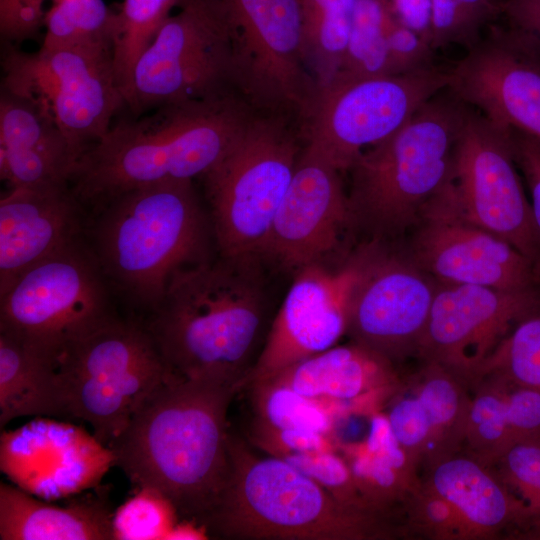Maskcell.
Listing matches in <instances>:
<instances>
[{
  "instance_id": "cell-1",
  "label": "cell",
  "mask_w": 540,
  "mask_h": 540,
  "mask_svg": "<svg viewBox=\"0 0 540 540\" xmlns=\"http://www.w3.org/2000/svg\"><path fill=\"white\" fill-rule=\"evenodd\" d=\"M241 390L171 373L109 447L115 464L135 488L164 495L179 520L205 527L230 473L227 412Z\"/></svg>"
},
{
  "instance_id": "cell-2",
  "label": "cell",
  "mask_w": 540,
  "mask_h": 540,
  "mask_svg": "<svg viewBox=\"0 0 540 540\" xmlns=\"http://www.w3.org/2000/svg\"><path fill=\"white\" fill-rule=\"evenodd\" d=\"M260 257L220 255L174 274L145 321L173 374L245 388L267 319Z\"/></svg>"
},
{
  "instance_id": "cell-3",
  "label": "cell",
  "mask_w": 540,
  "mask_h": 540,
  "mask_svg": "<svg viewBox=\"0 0 540 540\" xmlns=\"http://www.w3.org/2000/svg\"><path fill=\"white\" fill-rule=\"evenodd\" d=\"M121 120L80 157L70 186L86 209L135 188L205 176L254 109L236 92L169 104Z\"/></svg>"
},
{
  "instance_id": "cell-4",
  "label": "cell",
  "mask_w": 540,
  "mask_h": 540,
  "mask_svg": "<svg viewBox=\"0 0 540 540\" xmlns=\"http://www.w3.org/2000/svg\"><path fill=\"white\" fill-rule=\"evenodd\" d=\"M85 238L113 292L151 314L179 270L208 260L192 181L126 191L91 211Z\"/></svg>"
},
{
  "instance_id": "cell-5",
  "label": "cell",
  "mask_w": 540,
  "mask_h": 540,
  "mask_svg": "<svg viewBox=\"0 0 540 540\" xmlns=\"http://www.w3.org/2000/svg\"><path fill=\"white\" fill-rule=\"evenodd\" d=\"M447 91L425 102L349 168L352 226L362 228L371 240L389 242L408 235L449 181L471 107Z\"/></svg>"
},
{
  "instance_id": "cell-6",
  "label": "cell",
  "mask_w": 540,
  "mask_h": 540,
  "mask_svg": "<svg viewBox=\"0 0 540 540\" xmlns=\"http://www.w3.org/2000/svg\"><path fill=\"white\" fill-rule=\"evenodd\" d=\"M230 473L205 523L235 540H367L392 536L386 518L345 507L286 460L260 457L229 435Z\"/></svg>"
},
{
  "instance_id": "cell-7",
  "label": "cell",
  "mask_w": 540,
  "mask_h": 540,
  "mask_svg": "<svg viewBox=\"0 0 540 540\" xmlns=\"http://www.w3.org/2000/svg\"><path fill=\"white\" fill-rule=\"evenodd\" d=\"M302 150L296 119L254 111L232 148L202 177L221 256H262Z\"/></svg>"
},
{
  "instance_id": "cell-8",
  "label": "cell",
  "mask_w": 540,
  "mask_h": 540,
  "mask_svg": "<svg viewBox=\"0 0 540 540\" xmlns=\"http://www.w3.org/2000/svg\"><path fill=\"white\" fill-rule=\"evenodd\" d=\"M57 373L67 417L89 423L109 448L172 372L145 322L115 316L68 347Z\"/></svg>"
},
{
  "instance_id": "cell-9",
  "label": "cell",
  "mask_w": 540,
  "mask_h": 540,
  "mask_svg": "<svg viewBox=\"0 0 540 540\" xmlns=\"http://www.w3.org/2000/svg\"><path fill=\"white\" fill-rule=\"evenodd\" d=\"M112 289L86 238L39 261L0 293V333L57 363L116 314Z\"/></svg>"
},
{
  "instance_id": "cell-10",
  "label": "cell",
  "mask_w": 540,
  "mask_h": 540,
  "mask_svg": "<svg viewBox=\"0 0 540 540\" xmlns=\"http://www.w3.org/2000/svg\"><path fill=\"white\" fill-rule=\"evenodd\" d=\"M2 67L3 90L51 120L79 159L125 105L112 44L42 45L36 52L10 48Z\"/></svg>"
},
{
  "instance_id": "cell-11",
  "label": "cell",
  "mask_w": 540,
  "mask_h": 540,
  "mask_svg": "<svg viewBox=\"0 0 540 540\" xmlns=\"http://www.w3.org/2000/svg\"><path fill=\"white\" fill-rule=\"evenodd\" d=\"M449 71L437 67L395 75L337 73L318 86L299 119L303 148L346 171L367 148L401 128L429 99L446 90Z\"/></svg>"
},
{
  "instance_id": "cell-12",
  "label": "cell",
  "mask_w": 540,
  "mask_h": 540,
  "mask_svg": "<svg viewBox=\"0 0 540 540\" xmlns=\"http://www.w3.org/2000/svg\"><path fill=\"white\" fill-rule=\"evenodd\" d=\"M137 61L124 91L135 114L235 92L233 27L223 0H179Z\"/></svg>"
},
{
  "instance_id": "cell-13",
  "label": "cell",
  "mask_w": 540,
  "mask_h": 540,
  "mask_svg": "<svg viewBox=\"0 0 540 540\" xmlns=\"http://www.w3.org/2000/svg\"><path fill=\"white\" fill-rule=\"evenodd\" d=\"M429 205L506 240L540 268V233L518 173L510 128L471 107L449 181Z\"/></svg>"
},
{
  "instance_id": "cell-14",
  "label": "cell",
  "mask_w": 540,
  "mask_h": 540,
  "mask_svg": "<svg viewBox=\"0 0 540 540\" xmlns=\"http://www.w3.org/2000/svg\"><path fill=\"white\" fill-rule=\"evenodd\" d=\"M223 2L233 27V90L256 111L299 121L318 87L305 62L299 1Z\"/></svg>"
},
{
  "instance_id": "cell-15",
  "label": "cell",
  "mask_w": 540,
  "mask_h": 540,
  "mask_svg": "<svg viewBox=\"0 0 540 540\" xmlns=\"http://www.w3.org/2000/svg\"><path fill=\"white\" fill-rule=\"evenodd\" d=\"M356 253L359 270L350 294L346 334L394 364L417 356L437 281L403 246L370 240Z\"/></svg>"
},
{
  "instance_id": "cell-16",
  "label": "cell",
  "mask_w": 540,
  "mask_h": 540,
  "mask_svg": "<svg viewBox=\"0 0 540 540\" xmlns=\"http://www.w3.org/2000/svg\"><path fill=\"white\" fill-rule=\"evenodd\" d=\"M449 76L447 89L489 121L540 139V44L532 36L491 23Z\"/></svg>"
},
{
  "instance_id": "cell-17",
  "label": "cell",
  "mask_w": 540,
  "mask_h": 540,
  "mask_svg": "<svg viewBox=\"0 0 540 540\" xmlns=\"http://www.w3.org/2000/svg\"><path fill=\"white\" fill-rule=\"evenodd\" d=\"M539 296L540 290L503 291L437 282L416 357L439 364L471 384Z\"/></svg>"
},
{
  "instance_id": "cell-18",
  "label": "cell",
  "mask_w": 540,
  "mask_h": 540,
  "mask_svg": "<svg viewBox=\"0 0 540 540\" xmlns=\"http://www.w3.org/2000/svg\"><path fill=\"white\" fill-rule=\"evenodd\" d=\"M358 270L355 251L338 268L318 262L296 271L245 387L336 345L347 331Z\"/></svg>"
},
{
  "instance_id": "cell-19",
  "label": "cell",
  "mask_w": 540,
  "mask_h": 540,
  "mask_svg": "<svg viewBox=\"0 0 540 540\" xmlns=\"http://www.w3.org/2000/svg\"><path fill=\"white\" fill-rule=\"evenodd\" d=\"M403 248L438 283L540 290V268L501 237L429 205Z\"/></svg>"
},
{
  "instance_id": "cell-20",
  "label": "cell",
  "mask_w": 540,
  "mask_h": 540,
  "mask_svg": "<svg viewBox=\"0 0 540 540\" xmlns=\"http://www.w3.org/2000/svg\"><path fill=\"white\" fill-rule=\"evenodd\" d=\"M340 171L302 150L273 220L262 256L295 272L323 262L352 226Z\"/></svg>"
},
{
  "instance_id": "cell-21",
  "label": "cell",
  "mask_w": 540,
  "mask_h": 540,
  "mask_svg": "<svg viewBox=\"0 0 540 540\" xmlns=\"http://www.w3.org/2000/svg\"><path fill=\"white\" fill-rule=\"evenodd\" d=\"M2 471L26 492L44 499L78 494L97 486L115 464L112 451L68 423L38 419L2 432Z\"/></svg>"
},
{
  "instance_id": "cell-22",
  "label": "cell",
  "mask_w": 540,
  "mask_h": 540,
  "mask_svg": "<svg viewBox=\"0 0 540 540\" xmlns=\"http://www.w3.org/2000/svg\"><path fill=\"white\" fill-rule=\"evenodd\" d=\"M70 184L11 188L0 200V293L25 270L85 237Z\"/></svg>"
},
{
  "instance_id": "cell-23",
  "label": "cell",
  "mask_w": 540,
  "mask_h": 540,
  "mask_svg": "<svg viewBox=\"0 0 540 540\" xmlns=\"http://www.w3.org/2000/svg\"><path fill=\"white\" fill-rule=\"evenodd\" d=\"M421 481L451 506L466 539L535 538L525 506L489 467L468 455L459 452L439 461Z\"/></svg>"
},
{
  "instance_id": "cell-24",
  "label": "cell",
  "mask_w": 540,
  "mask_h": 540,
  "mask_svg": "<svg viewBox=\"0 0 540 540\" xmlns=\"http://www.w3.org/2000/svg\"><path fill=\"white\" fill-rule=\"evenodd\" d=\"M268 379L325 405L336 416L366 398L387 400L401 381L396 364L353 341L303 359Z\"/></svg>"
},
{
  "instance_id": "cell-25",
  "label": "cell",
  "mask_w": 540,
  "mask_h": 540,
  "mask_svg": "<svg viewBox=\"0 0 540 540\" xmlns=\"http://www.w3.org/2000/svg\"><path fill=\"white\" fill-rule=\"evenodd\" d=\"M78 160L51 120L30 102L2 89L0 176L10 189L70 184Z\"/></svg>"
},
{
  "instance_id": "cell-26",
  "label": "cell",
  "mask_w": 540,
  "mask_h": 540,
  "mask_svg": "<svg viewBox=\"0 0 540 540\" xmlns=\"http://www.w3.org/2000/svg\"><path fill=\"white\" fill-rule=\"evenodd\" d=\"M113 516L106 490L58 506L0 484L1 540H113Z\"/></svg>"
},
{
  "instance_id": "cell-27",
  "label": "cell",
  "mask_w": 540,
  "mask_h": 540,
  "mask_svg": "<svg viewBox=\"0 0 540 540\" xmlns=\"http://www.w3.org/2000/svg\"><path fill=\"white\" fill-rule=\"evenodd\" d=\"M341 450L361 496L375 514L389 519L420 483L417 465L398 443L384 413L372 415L364 441Z\"/></svg>"
},
{
  "instance_id": "cell-28",
  "label": "cell",
  "mask_w": 540,
  "mask_h": 540,
  "mask_svg": "<svg viewBox=\"0 0 540 540\" xmlns=\"http://www.w3.org/2000/svg\"><path fill=\"white\" fill-rule=\"evenodd\" d=\"M25 416L67 417L57 363L0 333V427Z\"/></svg>"
},
{
  "instance_id": "cell-29",
  "label": "cell",
  "mask_w": 540,
  "mask_h": 540,
  "mask_svg": "<svg viewBox=\"0 0 540 540\" xmlns=\"http://www.w3.org/2000/svg\"><path fill=\"white\" fill-rule=\"evenodd\" d=\"M409 387L421 401L432 427L425 470L461 452L471 403L467 380L436 363L422 362Z\"/></svg>"
},
{
  "instance_id": "cell-30",
  "label": "cell",
  "mask_w": 540,
  "mask_h": 540,
  "mask_svg": "<svg viewBox=\"0 0 540 540\" xmlns=\"http://www.w3.org/2000/svg\"><path fill=\"white\" fill-rule=\"evenodd\" d=\"M471 403L461 452L490 467L513 445L508 426L504 384L483 374L470 385Z\"/></svg>"
},
{
  "instance_id": "cell-31",
  "label": "cell",
  "mask_w": 540,
  "mask_h": 540,
  "mask_svg": "<svg viewBox=\"0 0 540 540\" xmlns=\"http://www.w3.org/2000/svg\"><path fill=\"white\" fill-rule=\"evenodd\" d=\"M253 423L280 429H306L333 436L336 415L325 405L286 384L266 379L248 384Z\"/></svg>"
},
{
  "instance_id": "cell-32",
  "label": "cell",
  "mask_w": 540,
  "mask_h": 540,
  "mask_svg": "<svg viewBox=\"0 0 540 540\" xmlns=\"http://www.w3.org/2000/svg\"><path fill=\"white\" fill-rule=\"evenodd\" d=\"M393 10L388 0H356L349 40L338 73L391 75L386 32Z\"/></svg>"
},
{
  "instance_id": "cell-33",
  "label": "cell",
  "mask_w": 540,
  "mask_h": 540,
  "mask_svg": "<svg viewBox=\"0 0 540 540\" xmlns=\"http://www.w3.org/2000/svg\"><path fill=\"white\" fill-rule=\"evenodd\" d=\"M179 0H123L113 40L117 81L124 91L134 67ZM125 100V99H124Z\"/></svg>"
},
{
  "instance_id": "cell-34",
  "label": "cell",
  "mask_w": 540,
  "mask_h": 540,
  "mask_svg": "<svg viewBox=\"0 0 540 540\" xmlns=\"http://www.w3.org/2000/svg\"><path fill=\"white\" fill-rule=\"evenodd\" d=\"M356 0H326L315 22L304 30L307 68L318 86L340 70L346 52Z\"/></svg>"
},
{
  "instance_id": "cell-35",
  "label": "cell",
  "mask_w": 540,
  "mask_h": 540,
  "mask_svg": "<svg viewBox=\"0 0 540 540\" xmlns=\"http://www.w3.org/2000/svg\"><path fill=\"white\" fill-rule=\"evenodd\" d=\"M116 16L104 0H53L42 45H113Z\"/></svg>"
},
{
  "instance_id": "cell-36",
  "label": "cell",
  "mask_w": 540,
  "mask_h": 540,
  "mask_svg": "<svg viewBox=\"0 0 540 540\" xmlns=\"http://www.w3.org/2000/svg\"><path fill=\"white\" fill-rule=\"evenodd\" d=\"M483 374H494L540 390V296L486 360L475 378Z\"/></svg>"
},
{
  "instance_id": "cell-37",
  "label": "cell",
  "mask_w": 540,
  "mask_h": 540,
  "mask_svg": "<svg viewBox=\"0 0 540 540\" xmlns=\"http://www.w3.org/2000/svg\"><path fill=\"white\" fill-rule=\"evenodd\" d=\"M179 520L172 503L151 488H137L113 516V540H163Z\"/></svg>"
},
{
  "instance_id": "cell-38",
  "label": "cell",
  "mask_w": 540,
  "mask_h": 540,
  "mask_svg": "<svg viewBox=\"0 0 540 540\" xmlns=\"http://www.w3.org/2000/svg\"><path fill=\"white\" fill-rule=\"evenodd\" d=\"M489 468L528 510L540 538V438L513 445Z\"/></svg>"
},
{
  "instance_id": "cell-39",
  "label": "cell",
  "mask_w": 540,
  "mask_h": 540,
  "mask_svg": "<svg viewBox=\"0 0 540 540\" xmlns=\"http://www.w3.org/2000/svg\"><path fill=\"white\" fill-rule=\"evenodd\" d=\"M387 400L385 415L395 438L417 467H424L432 444V427L421 401L402 380Z\"/></svg>"
},
{
  "instance_id": "cell-40",
  "label": "cell",
  "mask_w": 540,
  "mask_h": 540,
  "mask_svg": "<svg viewBox=\"0 0 540 540\" xmlns=\"http://www.w3.org/2000/svg\"><path fill=\"white\" fill-rule=\"evenodd\" d=\"M284 460L314 480L345 507L380 516L367 506L356 486L348 463L337 450L292 455Z\"/></svg>"
},
{
  "instance_id": "cell-41",
  "label": "cell",
  "mask_w": 540,
  "mask_h": 540,
  "mask_svg": "<svg viewBox=\"0 0 540 540\" xmlns=\"http://www.w3.org/2000/svg\"><path fill=\"white\" fill-rule=\"evenodd\" d=\"M251 440L270 456L292 455L337 450L334 436L306 429H280L253 423Z\"/></svg>"
},
{
  "instance_id": "cell-42",
  "label": "cell",
  "mask_w": 540,
  "mask_h": 540,
  "mask_svg": "<svg viewBox=\"0 0 540 540\" xmlns=\"http://www.w3.org/2000/svg\"><path fill=\"white\" fill-rule=\"evenodd\" d=\"M390 74H404L434 67V49L393 13L386 32Z\"/></svg>"
},
{
  "instance_id": "cell-43",
  "label": "cell",
  "mask_w": 540,
  "mask_h": 540,
  "mask_svg": "<svg viewBox=\"0 0 540 540\" xmlns=\"http://www.w3.org/2000/svg\"><path fill=\"white\" fill-rule=\"evenodd\" d=\"M432 48L459 44L467 49L480 39V30L467 18L457 0H430Z\"/></svg>"
},
{
  "instance_id": "cell-44",
  "label": "cell",
  "mask_w": 540,
  "mask_h": 540,
  "mask_svg": "<svg viewBox=\"0 0 540 540\" xmlns=\"http://www.w3.org/2000/svg\"><path fill=\"white\" fill-rule=\"evenodd\" d=\"M500 378L504 384L507 421L514 445L540 438V390Z\"/></svg>"
},
{
  "instance_id": "cell-45",
  "label": "cell",
  "mask_w": 540,
  "mask_h": 540,
  "mask_svg": "<svg viewBox=\"0 0 540 540\" xmlns=\"http://www.w3.org/2000/svg\"><path fill=\"white\" fill-rule=\"evenodd\" d=\"M46 0H0V32L8 41L33 36L43 25Z\"/></svg>"
},
{
  "instance_id": "cell-46",
  "label": "cell",
  "mask_w": 540,
  "mask_h": 540,
  "mask_svg": "<svg viewBox=\"0 0 540 540\" xmlns=\"http://www.w3.org/2000/svg\"><path fill=\"white\" fill-rule=\"evenodd\" d=\"M510 140L518 169L529 189L532 215L540 233V139L510 128Z\"/></svg>"
},
{
  "instance_id": "cell-47",
  "label": "cell",
  "mask_w": 540,
  "mask_h": 540,
  "mask_svg": "<svg viewBox=\"0 0 540 540\" xmlns=\"http://www.w3.org/2000/svg\"><path fill=\"white\" fill-rule=\"evenodd\" d=\"M388 2L399 20L430 44V0H388Z\"/></svg>"
},
{
  "instance_id": "cell-48",
  "label": "cell",
  "mask_w": 540,
  "mask_h": 540,
  "mask_svg": "<svg viewBox=\"0 0 540 540\" xmlns=\"http://www.w3.org/2000/svg\"><path fill=\"white\" fill-rule=\"evenodd\" d=\"M500 7L510 26L524 31L540 44V0H507Z\"/></svg>"
},
{
  "instance_id": "cell-49",
  "label": "cell",
  "mask_w": 540,
  "mask_h": 540,
  "mask_svg": "<svg viewBox=\"0 0 540 540\" xmlns=\"http://www.w3.org/2000/svg\"><path fill=\"white\" fill-rule=\"evenodd\" d=\"M209 536L206 528L203 525L194 521L181 520L177 522L166 540H184V539H207Z\"/></svg>"
}]
</instances>
